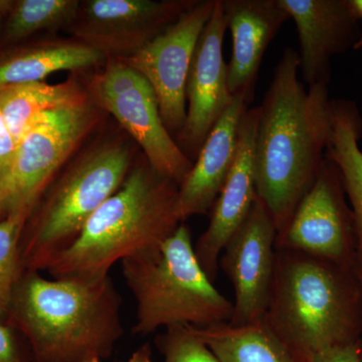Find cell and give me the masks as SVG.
Wrapping results in <instances>:
<instances>
[{"label": "cell", "instance_id": "cell-28", "mask_svg": "<svg viewBox=\"0 0 362 362\" xmlns=\"http://www.w3.org/2000/svg\"><path fill=\"white\" fill-rule=\"evenodd\" d=\"M125 362H153L151 346L146 343L133 352L132 356Z\"/></svg>", "mask_w": 362, "mask_h": 362}, {"label": "cell", "instance_id": "cell-10", "mask_svg": "<svg viewBox=\"0 0 362 362\" xmlns=\"http://www.w3.org/2000/svg\"><path fill=\"white\" fill-rule=\"evenodd\" d=\"M214 0H197L182 16L139 51L119 59L143 76L156 92L164 125L180 134L187 120V81L197 42Z\"/></svg>", "mask_w": 362, "mask_h": 362}, {"label": "cell", "instance_id": "cell-1", "mask_svg": "<svg viewBox=\"0 0 362 362\" xmlns=\"http://www.w3.org/2000/svg\"><path fill=\"white\" fill-rule=\"evenodd\" d=\"M299 56L283 52L259 106L255 139L257 197L281 233L312 187L331 137L328 86L306 90L298 78Z\"/></svg>", "mask_w": 362, "mask_h": 362}, {"label": "cell", "instance_id": "cell-3", "mask_svg": "<svg viewBox=\"0 0 362 362\" xmlns=\"http://www.w3.org/2000/svg\"><path fill=\"white\" fill-rule=\"evenodd\" d=\"M263 322L295 362L361 341L362 289L354 269L278 250Z\"/></svg>", "mask_w": 362, "mask_h": 362}, {"label": "cell", "instance_id": "cell-12", "mask_svg": "<svg viewBox=\"0 0 362 362\" xmlns=\"http://www.w3.org/2000/svg\"><path fill=\"white\" fill-rule=\"evenodd\" d=\"M277 228L257 197L249 216L221 252L220 266L235 290L230 325L263 321L275 274Z\"/></svg>", "mask_w": 362, "mask_h": 362}, {"label": "cell", "instance_id": "cell-30", "mask_svg": "<svg viewBox=\"0 0 362 362\" xmlns=\"http://www.w3.org/2000/svg\"><path fill=\"white\" fill-rule=\"evenodd\" d=\"M354 271H356L357 278H358L362 289V265L357 261L356 266H354ZM359 357H361V362H362V339L361 340V345H359Z\"/></svg>", "mask_w": 362, "mask_h": 362}, {"label": "cell", "instance_id": "cell-29", "mask_svg": "<svg viewBox=\"0 0 362 362\" xmlns=\"http://www.w3.org/2000/svg\"><path fill=\"white\" fill-rule=\"evenodd\" d=\"M352 11L359 21L362 20V0H349Z\"/></svg>", "mask_w": 362, "mask_h": 362}, {"label": "cell", "instance_id": "cell-13", "mask_svg": "<svg viewBox=\"0 0 362 362\" xmlns=\"http://www.w3.org/2000/svg\"><path fill=\"white\" fill-rule=\"evenodd\" d=\"M226 30L223 0H214L213 13L197 42L190 64L185 90L187 120L175 139L192 161L199 156L209 132L233 102L228 65L223 57Z\"/></svg>", "mask_w": 362, "mask_h": 362}, {"label": "cell", "instance_id": "cell-5", "mask_svg": "<svg viewBox=\"0 0 362 362\" xmlns=\"http://www.w3.org/2000/svg\"><path fill=\"white\" fill-rule=\"evenodd\" d=\"M121 264L124 280L137 303L133 334H150L160 327L230 322L233 302L214 287L202 269L187 223H181L156 251Z\"/></svg>", "mask_w": 362, "mask_h": 362}, {"label": "cell", "instance_id": "cell-8", "mask_svg": "<svg viewBox=\"0 0 362 362\" xmlns=\"http://www.w3.org/2000/svg\"><path fill=\"white\" fill-rule=\"evenodd\" d=\"M86 89L92 101L113 115L139 144L150 166L180 187L194 162L164 125L148 81L121 59L107 58Z\"/></svg>", "mask_w": 362, "mask_h": 362}, {"label": "cell", "instance_id": "cell-9", "mask_svg": "<svg viewBox=\"0 0 362 362\" xmlns=\"http://www.w3.org/2000/svg\"><path fill=\"white\" fill-rule=\"evenodd\" d=\"M276 249L304 252L354 269L357 251L354 216L339 168L327 156L289 223L278 233Z\"/></svg>", "mask_w": 362, "mask_h": 362}, {"label": "cell", "instance_id": "cell-23", "mask_svg": "<svg viewBox=\"0 0 362 362\" xmlns=\"http://www.w3.org/2000/svg\"><path fill=\"white\" fill-rule=\"evenodd\" d=\"M30 211L8 214L0 221V322L6 323L14 289L23 275L20 256L21 233Z\"/></svg>", "mask_w": 362, "mask_h": 362}, {"label": "cell", "instance_id": "cell-24", "mask_svg": "<svg viewBox=\"0 0 362 362\" xmlns=\"http://www.w3.org/2000/svg\"><path fill=\"white\" fill-rule=\"evenodd\" d=\"M163 362H218L192 326H173L156 338Z\"/></svg>", "mask_w": 362, "mask_h": 362}, {"label": "cell", "instance_id": "cell-32", "mask_svg": "<svg viewBox=\"0 0 362 362\" xmlns=\"http://www.w3.org/2000/svg\"><path fill=\"white\" fill-rule=\"evenodd\" d=\"M6 214L4 213V211H2L1 206H0V221L4 220V218H6Z\"/></svg>", "mask_w": 362, "mask_h": 362}, {"label": "cell", "instance_id": "cell-17", "mask_svg": "<svg viewBox=\"0 0 362 362\" xmlns=\"http://www.w3.org/2000/svg\"><path fill=\"white\" fill-rule=\"evenodd\" d=\"M246 110L244 97L233 96L232 103L207 136L189 173L178 187L176 211L181 223L213 209L232 170L240 120Z\"/></svg>", "mask_w": 362, "mask_h": 362}, {"label": "cell", "instance_id": "cell-27", "mask_svg": "<svg viewBox=\"0 0 362 362\" xmlns=\"http://www.w3.org/2000/svg\"><path fill=\"white\" fill-rule=\"evenodd\" d=\"M359 345L361 341L337 347L317 357L312 362H361Z\"/></svg>", "mask_w": 362, "mask_h": 362}, {"label": "cell", "instance_id": "cell-26", "mask_svg": "<svg viewBox=\"0 0 362 362\" xmlns=\"http://www.w3.org/2000/svg\"><path fill=\"white\" fill-rule=\"evenodd\" d=\"M16 139L0 111V181L6 177L13 164L16 150Z\"/></svg>", "mask_w": 362, "mask_h": 362}, {"label": "cell", "instance_id": "cell-20", "mask_svg": "<svg viewBox=\"0 0 362 362\" xmlns=\"http://www.w3.org/2000/svg\"><path fill=\"white\" fill-rule=\"evenodd\" d=\"M88 99L87 89L74 78L56 85L37 82L7 86L0 88V111L18 143L40 117Z\"/></svg>", "mask_w": 362, "mask_h": 362}, {"label": "cell", "instance_id": "cell-14", "mask_svg": "<svg viewBox=\"0 0 362 362\" xmlns=\"http://www.w3.org/2000/svg\"><path fill=\"white\" fill-rule=\"evenodd\" d=\"M258 119L259 107L245 111L232 170L211 209L209 226L194 245L197 258L213 282L223 247L246 220L257 199L255 139Z\"/></svg>", "mask_w": 362, "mask_h": 362}, {"label": "cell", "instance_id": "cell-16", "mask_svg": "<svg viewBox=\"0 0 362 362\" xmlns=\"http://www.w3.org/2000/svg\"><path fill=\"white\" fill-rule=\"evenodd\" d=\"M233 40L228 88L233 96L252 102L259 66L272 40L289 20L279 0H223Z\"/></svg>", "mask_w": 362, "mask_h": 362}, {"label": "cell", "instance_id": "cell-2", "mask_svg": "<svg viewBox=\"0 0 362 362\" xmlns=\"http://www.w3.org/2000/svg\"><path fill=\"white\" fill-rule=\"evenodd\" d=\"M122 298L110 277L21 276L6 324L25 340L33 362L106 359L123 335Z\"/></svg>", "mask_w": 362, "mask_h": 362}, {"label": "cell", "instance_id": "cell-19", "mask_svg": "<svg viewBox=\"0 0 362 362\" xmlns=\"http://www.w3.org/2000/svg\"><path fill=\"white\" fill-rule=\"evenodd\" d=\"M331 137L326 156L341 173L354 216L357 262L362 265V116L354 101L331 99Z\"/></svg>", "mask_w": 362, "mask_h": 362}, {"label": "cell", "instance_id": "cell-25", "mask_svg": "<svg viewBox=\"0 0 362 362\" xmlns=\"http://www.w3.org/2000/svg\"><path fill=\"white\" fill-rule=\"evenodd\" d=\"M0 362H33L23 337L6 323L0 322Z\"/></svg>", "mask_w": 362, "mask_h": 362}, {"label": "cell", "instance_id": "cell-34", "mask_svg": "<svg viewBox=\"0 0 362 362\" xmlns=\"http://www.w3.org/2000/svg\"><path fill=\"white\" fill-rule=\"evenodd\" d=\"M88 362H101V361H100V359H92V361Z\"/></svg>", "mask_w": 362, "mask_h": 362}, {"label": "cell", "instance_id": "cell-7", "mask_svg": "<svg viewBox=\"0 0 362 362\" xmlns=\"http://www.w3.org/2000/svg\"><path fill=\"white\" fill-rule=\"evenodd\" d=\"M92 99L40 117L16 145L13 164L0 181V206L6 214L33 211L56 173L99 120Z\"/></svg>", "mask_w": 362, "mask_h": 362}, {"label": "cell", "instance_id": "cell-15", "mask_svg": "<svg viewBox=\"0 0 362 362\" xmlns=\"http://www.w3.org/2000/svg\"><path fill=\"white\" fill-rule=\"evenodd\" d=\"M296 25L299 64L307 87L329 85L331 63L361 37L349 0H279Z\"/></svg>", "mask_w": 362, "mask_h": 362}, {"label": "cell", "instance_id": "cell-18", "mask_svg": "<svg viewBox=\"0 0 362 362\" xmlns=\"http://www.w3.org/2000/svg\"><path fill=\"white\" fill-rule=\"evenodd\" d=\"M106 57L75 39L23 42L0 52V88L44 82L52 74L103 65Z\"/></svg>", "mask_w": 362, "mask_h": 362}, {"label": "cell", "instance_id": "cell-33", "mask_svg": "<svg viewBox=\"0 0 362 362\" xmlns=\"http://www.w3.org/2000/svg\"><path fill=\"white\" fill-rule=\"evenodd\" d=\"M2 18V0H0V23H1Z\"/></svg>", "mask_w": 362, "mask_h": 362}, {"label": "cell", "instance_id": "cell-11", "mask_svg": "<svg viewBox=\"0 0 362 362\" xmlns=\"http://www.w3.org/2000/svg\"><path fill=\"white\" fill-rule=\"evenodd\" d=\"M197 0H85L66 30L107 58L125 59L175 23Z\"/></svg>", "mask_w": 362, "mask_h": 362}, {"label": "cell", "instance_id": "cell-4", "mask_svg": "<svg viewBox=\"0 0 362 362\" xmlns=\"http://www.w3.org/2000/svg\"><path fill=\"white\" fill-rule=\"evenodd\" d=\"M177 195V183L144 158L45 271L52 278L97 280L108 276L117 262L156 251L181 223Z\"/></svg>", "mask_w": 362, "mask_h": 362}, {"label": "cell", "instance_id": "cell-31", "mask_svg": "<svg viewBox=\"0 0 362 362\" xmlns=\"http://www.w3.org/2000/svg\"><path fill=\"white\" fill-rule=\"evenodd\" d=\"M354 49L362 51V33H361V37H359L358 40H357L356 45L354 47Z\"/></svg>", "mask_w": 362, "mask_h": 362}, {"label": "cell", "instance_id": "cell-22", "mask_svg": "<svg viewBox=\"0 0 362 362\" xmlns=\"http://www.w3.org/2000/svg\"><path fill=\"white\" fill-rule=\"evenodd\" d=\"M78 0H2L0 52L28 42L37 33L68 28Z\"/></svg>", "mask_w": 362, "mask_h": 362}, {"label": "cell", "instance_id": "cell-6", "mask_svg": "<svg viewBox=\"0 0 362 362\" xmlns=\"http://www.w3.org/2000/svg\"><path fill=\"white\" fill-rule=\"evenodd\" d=\"M132 162L127 142L106 140L52 180L21 233L23 271L47 270L52 259L75 242L97 209L122 187Z\"/></svg>", "mask_w": 362, "mask_h": 362}, {"label": "cell", "instance_id": "cell-21", "mask_svg": "<svg viewBox=\"0 0 362 362\" xmlns=\"http://www.w3.org/2000/svg\"><path fill=\"white\" fill-rule=\"evenodd\" d=\"M192 327L218 362H295L263 321L245 326L223 323Z\"/></svg>", "mask_w": 362, "mask_h": 362}]
</instances>
